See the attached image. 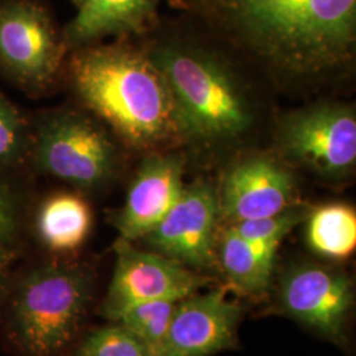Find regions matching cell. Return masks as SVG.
I'll return each instance as SVG.
<instances>
[{"mask_svg":"<svg viewBox=\"0 0 356 356\" xmlns=\"http://www.w3.org/2000/svg\"><path fill=\"white\" fill-rule=\"evenodd\" d=\"M206 13L269 64L294 76L351 57L356 0H201Z\"/></svg>","mask_w":356,"mask_h":356,"instance_id":"cell-1","label":"cell"},{"mask_svg":"<svg viewBox=\"0 0 356 356\" xmlns=\"http://www.w3.org/2000/svg\"><path fill=\"white\" fill-rule=\"evenodd\" d=\"M72 78L82 101L131 144L151 147L186 134L149 56L120 45L90 48L74 56Z\"/></svg>","mask_w":356,"mask_h":356,"instance_id":"cell-2","label":"cell"},{"mask_svg":"<svg viewBox=\"0 0 356 356\" xmlns=\"http://www.w3.org/2000/svg\"><path fill=\"white\" fill-rule=\"evenodd\" d=\"M92 280L85 268L51 263L29 270L13 288L8 329L26 356H56L76 338L88 314Z\"/></svg>","mask_w":356,"mask_h":356,"instance_id":"cell-3","label":"cell"},{"mask_svg":"<svg viewBox=\"0 0 356 356\" xmlns=\"http://www.w3.org/2000/svg\"><path fill=\"white\" fill-rule=\"evenodd\" d=\"M149 57L160 69L186 134L232 139L252 123L250 107L225 65L204 51L163 47Z\"/></svg>","mask_w":356,"mask_h":356,"instance_id":"cell-4","label":"cell"},{"mask_svg":"<svg viewBox=\"0 0 356 356\" xmlns=\"http://www.w3.org/2000/svg\"><path fill=\"white\" fill-rule=\"evenodd\" d=\"M36 159L38 166L53 177L92 191L114 176L116 151L94 120L76 113H60L40 124Z\"/></svg>","mask_w":356,"mask_h":356,"instance_id":"cell-5","label":"cell"},{"mask_svg":"<svg viewBox=\"0 0 356 356\" xmlns=\"http://www.w3.org/2000/svg\"><path fill=\"white\" fill-rule=\"evenodd\" d=\"M115 267L101 313L113 322L135 306L152 301H179L202 291L211 279L152 250H140L134 242L118 238Z\"/></svg>","mask_w":356,"mask_h":356,"instance_id":"cell-6","label":"cell"},{"mask_svg":"<svg viewBox=\"0 0 356 356\" xmlns=\"http://www.w3.org/2000/svg\"><path fill=\"white\" fill-rule=\"evenodd\" d=\"M276 306L286 317L342 344L354 306V284L339 268L296 263L281 273Z\"/></svg>","mask_w":356,"mask_h":356,"instance_id":"cell-7","label":"cell"},{"mask_svg":"<svg viewBox=\"0 0 356 356\" xmlns=\"http://www.w3.org/2000/svg\"><path fill=\"white\" fill-rule=\"evenodd\" d=\"M280 148L294 163L329 178L356 164V116L343 104H318L291 115L280 129Z\"/></svg>","mask_w":356,"mask_h":356,"instance_id":"cell-8","label":"cell"},{"mask_svg":"<svg viewBox=\"0 0 356 356\" xmlns=\"http://www.w3.org/2000/svg\"><path fill=\"white\" fill-rule=\"evenodd\" d=\"M219 222L218 193L198 181L185 185L177 202L143 241L154 252L204 272L216 267Z\"/></svg>","mask_w":356,"mask_h":356,"instance_id":"cell-9","label":"cell"},{"mask_svg":"<svg viewBox=\"0 0 356 356\" xmlns=\"http://www.w3.org/2000/svg\"><path fill=\"white\" fill-rule=\"evenodd\" d=\"M63 47L42 7L11 0L0 7V65L29 86H42L58 69Z\"/></svg>","mask_w":356,"mask_h":356,"instance_id":"cell-10","label":"cell"},{"mask_svg":"<svg viewBox=\"0 0 356 356\" xmlns=\"http://www.w3.org/2000/svg\"><path fill=\"white\" fill-rule=\"evenodd\" d=\"M229 292L226 284L179 300L157 356H211L234 347L243 307Z\"/></svg>","mask_w":356,"mask_h":356,"instance_id":"cell-11","label":"cell"},{"mask_svg":"<svg viewBox=\"0 0 356 356\" xmlns=\"http://www.w3.org/2000/svg\"><path fill=\"white\" fill-rule=\"evenodd\" d=\"M216 193L220 220L227 225L276 216L297 204L292 173L267 156L232 166Z\"/></svg>","mask_w":356,"mask_h":356,"instance_id":"cell-12","label":"cell"},{"mask_svg":"<svg viewBox=\"0 0 356 356\" xmlns=\"http://www.w3.org/2000/svg\"><path fill=\"white\" fill-rule=\"evenodd\" d=\"M184 188V164L178 157H148L134 178L124 204L113 219L119 238L129 242L144 239L177 202Z\"/></svg>","mask_w":356,"mask_h":356,"instance_id":"cell-13","label":"cell"},{"mask_svg":"<svg viewBox=\"0 0 356 356\" xmlns=\"http://www.w3.org/2000/svg\"><path fill=\"white\" fill-rule=\"evenodd\" d=\"M277 251V247L244 239L227 225L218 231L216 267L232 292L260 298L272 286Z\"/></svg>","mask_w":356,"mask_h":356,"instance_id":"cell-14","label":"cell"},{"mask_svg":"<svg viewBox=\"0 0 356 356\" xmlns=\"http://www.w3.org/2000/svg\"><path fill=\"white\" fill-rule=\"evenodd\" d=\"M157 0H83L67 28L72 44L138 31L151 17Z\"/></svg>","mask_w":356,"mask_h":356,"instance_id":"cell-15","label":"cell"},{"mask_svg":"<svg viewBox=\"0 0 356 356\" xmlns=\"http://www.w3.org/2000/svg\"><path fill=\"white\" fill-rule=\"evenodd\" d=\"M92 226L90 204L74 193H60L41 204L38 232L54 252H73L86 242Z\"/></svg>","mask_w":356,"mask_h":356,"instance_id":"cell-16","label":"cell"},{"mask_svg":"<svg viewBox=\"0 0 356 356\" xmlns=\"http://www.w3.org/2000/svg\"><path fill=\"white\" fill-rule=\"evenodd\" d=\"M305 241L323 259L341 261L356 248V213L350 204H321L307 211Z\"/></svg>","mask_w":356,"mask_h":356,"instance_id":"cell-17","label":"cell"},{"mask_svg":"<svg viewBox=\"0 0 356 356\" xmlns=\"http://www.w3.org/2000/svg\"><path fill=\"white\" fill-rule=\"evenodd\" d=\"M177 302L169 300L145 302L129 309L116 322L134 332L151 356H157L165 341Z\"/></svg>","mask_w":356,"mask_h":356,"instance_id":"cell-18","label":"cell"},{"mask_svg":"<svg viewBox=\"0 0 356 356\" xmlns=\"http://www.w3.org/2000/svg\"><path fill=\"white\" fill-rule=\"evenodd\" d=\"M76 356H151L140 339L120 322L91 331Z\"/></svg>","mask_w":356,"mask_h":356,"instance_id":"cell-19","label":"cell"},{"mask_svg":"<svg viewBox=\"0 0 356 356\" xmlns=\"http://www.w3.org/2000/svg\"><path fill=\"white\" fill-rule=\"evenodd\" d=\"M307 211L309 210H306L304 206L297 204L276 216L239 222L229 226L250 242L280 248L285 236L305 220Z\"/></svg>","mask_w":356,"mask_h":356,"instance_id":"cell-20","label":"cell"},{"mask_svg":"<svg viewBox=\"0 0 356 356\" xmlns=\"http://www.w3.org/2000/svg\"><path fill=\"white\" fill-rule=\"evenodd\" d=\"M26 148V128L16 108L0 94V165L16 161Z\"/></svg>","mask_w":356,"mask_h":356,"instance_id":"cell-21","label":"cell"},{"mask_svg":"<svg viewBox=\"0 0 356 356\" xmlns=\"http://www.w3.org/2000/svg\"><path fill=\"white\" fill-rule=\"evenodd\" d=\"M17 210L10 191L0 182V244L8 247L17 234Z\"/></svg>","mask_w":356,"mask_h":356,"instance_id":"cell-22","label":"cell"},{"mask_svg":"<svg viewBox=\"0 0 356 356\" xmlns=\"http://www.w3.org/2000/svg\"><path fill=\"white\" fill-rule=\"evenodd\" d=\"M8 260H10V256H8L7 247L0 244V289H1V285L4 281V275H6V269L8 266Z\"/></svg>","mask_w":356,"mask_h":356,"instance_id":"cell-23","label":"cell"},{"mask_svg":"<svg viewBox=\"0 0 356 356\" xmlns=\"http://www.w3.org/2000/svg\"><path fill=\"white\" fill-rule=\"evenodd\" d=\"M74 4H76V7H79L81 6V3L83 1V0H72Z\"/></svg>","mask_w":356,"mask_h":356,"instance_id":"cell-24","label":"cell"}]
</instances>
